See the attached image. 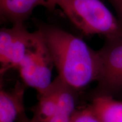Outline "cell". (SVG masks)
Wrapping results in <instances>:
<instances>
[{
  "mask_svg": "<svg viewBox=\"0 0 122 122\" xmlns=\"http://www.w3.org/2000/svg\"><path fill=\"white\" fill-rule=\"evenodd\" d=\"M51 55L58 77L77 91L98 79L100 59L80 38L54 27L40 30Z\"/></svg>",
  "mask_w": 122,
  "mask_h": 122,
  "instance_id": "1",
  "label": "cell"
},
{
  "mask_svg": "<svg viewBox=\"0 0 122 122\" xmlns=\"http://www.w3.org/2000/svg\"><path fill=\"white\" fill-rule=\"evenodd\" d=\"M57 6L85 35L122 36V25L101 0H58Z\"/></svg>",
  "mask_w": 122,
  "mask_h": 122,
  "instance_id": "2",
  "label": "cell"
},
{
  "mask_svg": "<svg viewBox=\"0 0 122 122\" xmlns=\"http://www.w3.org/2000/svg\"><path fill=\"white\" fill-rule=\"evenodd\" d=\"M51 55L40 30L34 32L26 53L18 69L21 78L27 85L41 94L52 83Z\"/></svg>",
  "mask_w": 122,
  "mask_h": 122,
  "instance_id": "3",
  "label": "cell"
},
{
  "mask_svg": "<svg viewBox=\"0 0 122 122\" xmlns=\"http://www.w3.org/2000/svg\"><path fill=\"white\" fill-rule=\"evenodd\" d=\"M98 53L100 71L97 96L114 97L122 92V36L105 39Z\"/></svg>",
  "mask_w": 122,
  "mask_h": 122,
  "instance_id": "4",
  "label": "cell"
},
{
  "mask_svg": "<svg viewBox=\"0 0 122 122\" xmlns=\"http://www.w3.org/2000/svg\"><path fill=\"white\" fill-rule=\"evenodd\" d=\"M33 33L22 23H15L10 28L0 29V75L18 68L33 38Z\"/></svg>",
  "mask_w": 122,
  "mask_h": 122,
  "instance_id": "5",
  "label": "cell"
},
{
  "mask_svg": "<svg viewBox=\"0 0 122 122\" xmlns=\"http://www.w3.org/2000/svg\"><path fill=\"white\" fill-rule=\"evenodd\" d=\"M101 122H122V102L106 96H96L89 106Z\"/></svg>",
  "mask_w": 122,
  "mask_h": 122,
  "instance_id": "6",
  "label": "cell"
},
{
  "mask_svg": "<svg viewBox=\"0 0 122 122\" xmlns=\"http://www.w3.org/2000/svg\"><path fill=\"white\" fill-rule=\"evenodd\" d=\"M42 5V0H0V12L3 16L15 23L22 22L35 7Z\"/></svg>",
  "mask_w": 122,
  "mask_h": 122,
  "instance_id": "7",
  "label": "cell"
},
{
  "mask_svg": "<svg viewBox=\"0 0 122 122\" xmlns=\"http://www.w3.org/2000/svg\"><path fill=\"white\" fill-rule=\"evenodd\" d=\"M22 89L7 92L0 89V122H15L23 109Z\"/></svg>",
  "mask_w": 122,
  "mask_h": 122,
  "instance_id": "8",
  "label": "cell"
},
{
  "mask_svg": "<svg viewBox=\"0 0 122 122\" xmlns=\"http://www.w3.org/2000/svg\"><path fill=\"white\" fill-rule=\"evenodd\" d=\"M36 115L32 120H45L52 117L58 111L57 103L50 87L41 94Z\"/></svg>",
  "mask_w": 122,
  "mask_h": 122,
  "instance_id": "9",
  "label": "cell"
},
{
  "mask_svg": "<svg viewBox=\"0 0 122 122\" xmlns=\"http://www.w3.org/2000/svg\"><path fill=\"white\" fill-rule=\"evenodd\" d=\"M71 122H101L89 107L77 110L71 118Z\"/></svg>",
  "mask_w": 122,
  "mask_h": 122,
  "instance_id": "10",
  "label": "cell"
},
{
  "mask_svg": "<svg viewBox=\"0 0 122 122\" xmlns=\"http://www.w3.org/2000/svg\"><path fill=\"white\" fill-rule=\"evenodd\" d=\"M72 116L69 115V114L66 113L59 110L56 112L54 115H53L51 118L47 119L45 120H32V122H71V118Z\"/></svg>",
  "mask_w": 122,
  "mask_h": 122,
  "instance_id": "11",
  "label": "cell"
},
{
  "mask_svg": "<svg viewBox=\"0 0 122 122\" xmlns=\"http://www.w3.org/2000/svg\"><path fill=\"white\" fill-rule=\"evenodd\" d=\"M117 14V18L122 25V0H107Z\"/></svg>",
  "mask_w": 122,
  "mask_h": 122,
  "instance_id": "12",
  "label": "cell"
},
{
  "mask_svg": "<svg viewBox=\"0 0 122 122\" xmlns=\"http://www.w3.org/2000/svg\"><path fill=\"white\" fill-rule=\"evenodd\" d=\"M58 0H42V6L49 9H53L57 6Z\"/></svg>",
  "mask_w": 122,
  "mask_h": 122,
  "instance_id": "13",
  "label": "cell"
},
{
  "mask_svg": "<svg viewBox=\"0 0 122 122\" xmlns=\"http://www.w3.org/2000/svg\"><path fill=\"white\" fill-rule=\"evenodd\" d=\"M5 19V18L4 16H3V15H2V14L1 13V12H0V21H2L3 20Z\"/></svg>",
  "mask_w": 122,
  "mask_h": 122,
  "instance_id": "14",
  "label": "cell"
},
{
  "mask_svg": "<svg viewBox=\"0 0 122 122\" xmlns=\"http://www.w3.org/2000/svg\"><path fill=\"white\" fill-rule=\"evenodd\" d=\"M32 122L31 121H29V120H27V119H24L22 120V122Z\"/></svg>",
  "mask_w": 122,
  "mask_h": 122,
  "instance_id": "15",
  "label": "cell"
},
{
  "mask_svg": "<svg viewBox=\"0 0 122 122\" xmlns=\"http://www.w3.org/2000/svg\"><path fill=\"white\" fill-rule=\"evenodd\" d=\"M2 75H0V89H1V77H2Z\"/></svg>",
  "mask_w": 122,
  "mask_h": 122,
  "instance_id": "16",
  "label": "cell"
}]
</instances>
